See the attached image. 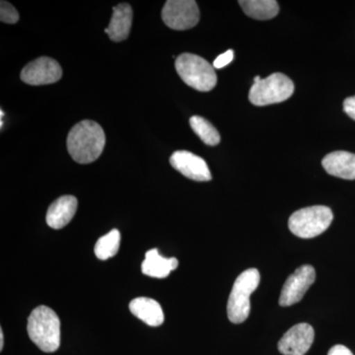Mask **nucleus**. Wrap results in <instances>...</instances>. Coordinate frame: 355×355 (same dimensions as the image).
<instances>
[{
  "mask_svg": "<svg viewBox=\"0 0 355 355\" xmlns=\"http://www.w3.org/2000/svg\"><path fill=\"white\" fill-rule=\"evenodd\" d=\"M0 20L7 24H15L19 20V13L12 4L7 1L0 3Z\"/></svg>",
  "mask_w": 355,
  "mask_h": 355,
  "instance_id": "20",
  "label": "nucleus"
},
{
  "mask_svg": "<svg viewBox=\"0 0 355 355\" xmlns=\"http://www.w3.org/2000/svg\"><path fill=\"white\" fill-rule=\"evenodd\" d=\"M190 125L193 132L207 146H216L220 142V135H219L218 130L202 116H191Z\"/></svg>",
  "mask_w": 355,
  "mask_h": 355,
  "instance_id": "19",
  "label": "nucleus"
},
{
  "mask_svg": "<svg viewBox=\"0 0 355 355\" xmlns=\"http://www.w3.org/2000/svg\"><path fill=\"white\" fill-rule=\"evenodd\" d=\"M179 261L176 258H164L160 256L157 249L146 252V259L141 265V272L147 277L165 279L172 270H176Z\"/></svg>",
  "mask_w": 355,
  "mask_h": 355,
  "instance_id": "16",
  "label": "nucleus"
},
{
  "mask_svg": "<svg viewBox=\"0 0 355 355\" xmlns=\"http://www.w3.org/2000/svg\"><path fill=\"white\" fill-rule=\"evenodd\" d=\"M28 335L42 352H57L60 345V321L57 313L46 306H39L28 318Z\"/></svg>",
  "mask_w": 355,
  "mask_h": 355,
  "instance_id": "2",
  "label": "nucleus"
},
{
  "mask_svg": "<svg viewBox=\"0 0 355 355\" xmlns=\"http://www.w3.org/2000/svg\"><path fill=\"white\" fill-rule=\"evenodd\" d=\"M130 312L144 323L159 327L164 323V313L157 301L148 297H137L130 303Z\"/></svg>",
  "mask_w": 355,
  "mask_h": 355,
  "instance_id": "15",
  "label": "nucleus"
},
{
  "mask_svg": "<svg viewBox=\"0 0 355 355\" xmlns=\"http://www.w3.org/2000/svg\"><path fill=\"white\" fill-rule=\"evenodd\" d=\"M121 233L118 229H113L108 234L103 236L96 243L94 252L96 257L105 261L116 256L120 249Z\"/></svg>",
  "mask_w": 355,
  "mask_h": 355,
  "instance_id": "18",
  "label": "nucleus"
},
{
  "mask_svg": "<svg viewBox=\"0 0 355 355\" xmlns=\"http://www.w3.org/2000/svg\"><path fill=\"white\" fill-rule=\"evenodd\" d=\"M62 76V69L57 60L42 57L26 65L21 71V80L33 86L48 85L58 83Z\"/></svg>",
  "mask_w": 355,
  "mask_h": 355,
  "instance_id": "9",
  "label": "nucleus"
},
{
  "mask_svg": "<svg viewBox=\"0 0 355 355\" xmlns=\"http://www.w3.org/2000/svg\"><path fill=\"white\" fill-rule=\"evenodd\" d=\"M163 22L177 31L191 29L200 21V9L193 0H168L162 9Z\"/></svg>",
  "mask_w": 355,
  "mask_h": 355,
  "instance_id": "7",
  "label": "nucleus"
},
{
  "mask_svg": "<svg viewBox=\"0 0 355 355\" xmlns=\"http://www.w3.org/2000/svg\"><path fill=\"white\" fill-rule=\"evenodd\" d=\"M132 24V8L130 4L120 3L113 7V15L105 33L114 42L128 39Z\"/></svg>",
  "mask_w": 355,
  "mask_h": 355,
  "instance_id": "14",
  "label": "nucleus"
},
{
  "mask_svg": "<svg viewBox=\"0 0 355 355\" xmlns=\"http://www.w3.org/2000/svg\"><path fill=\"white\" fill-rule=\"evenodd\" d=\"M314 329L309 324L292 327L280 338L279 350L284 355H305L314 342Z\"/></svg>",
  "mask_w": 355,
  "mask_h": 355,
  "instance_id": "10",
  "label": "nucleus"
},
{
  "mask_svg": "<svg viewBox=\"0 0 355 355\" xmlns=\"http://www.w3.org/2000/svg\"><path fill=\"white\" fill-rule=\"evenodd\" d=\"M260 280V272L257 268L245 270L237 277L227 303V315L231 323L241 324L246 321L251 312L250 298L258 288Z\"/></svg>",
  "mask_w": 355,
  "mask_h": 355,
  "instance_id": "3",
  "label": "nucleus"
},
{
  "mask_svg": "<svg viewBox=\"0 0 355 355\" xmlns=\"http://www.w3.org/2000/svg\"><path fill=\"white\" fill-rule=\"evenodd\" d=\"M175 67L182 80L196 90L209 92L216 86L214 67L200 55L182 53L177 58Z\"/></svg>",
  "mask_w": 355,
  "mask_h": 355,
  "instance_id": "4",
  "label": "nucleus"
},
{
  "mask_svg": "<svg viewBox=\"0 0 355 355\" xmlns=\"http://www.w3.org/2000/svg\"><path fill=\"white\" fill-rule=\"evenodd\" d=\"M170 164L184 177L197 182H209L211 173L207 162L189 151H176L170 157Z\"/></svg>",
  "mask_w": 355,
  "mask_h": 355,
  "instance_id": "11",
  "label": "nucleus"
},
{
  "mask_svg": "<svg viewBox=\"0 0 355 355\" xmlns=\"http://www.w3.org/2000/svg\"><path fill=\"white\" fill-rule=\"evenodd\" d=\"M233 58H234V51L232 50L225 51V53H222V55H219V57H217L216 60H214V69H223L224 67H226V65H228L230 64V62H232Z\"/></svg>",
  "mask_w": 355,
  "mask_h": 355,
  "instance_id": "21",
  "label": "nucleus"
},
{
  "mask_svg": "<svg viewBox=\"0 0 355 355\" xmlns=\"http://www.w3.org/2000/svg\"><path fill=\"white\" fill-rule=\"evenodd\" d=\"M239 4L247 16L257 20L272 19L279 11L275 0H240Z\"/></svg>",
  "mask_w": 355,
  "mask_h": 355,
  "instance_id": "17",
  "label": "nucleus"
},
{
  "mask_svg": "<svg viewBox=\"0 0 355 355\" xmlns=\"http://www.w3.org/2000/svg\"><path fill=\"white\" fill-rule=\"evenodd\" d=\"M328 355H354L347 347L342 345H336L329 350Z\"/></svg>",
  "mask_w": 355,
  "mask_h": 355,
  "instance_id": "23",
  "label": "nucleus"
},
{
  "mask_svg": "<svg viewBox=\"0 0 355 355\" xmlns=\"http://www.w3.org/2000/svg\"><path fill=\"white\" fill-rule=\"evenodd\" d=\"M3 345H4L3 331H2V330H0V350L3 349Z\"/></svg>",
  "mask_w": 355,
  "mask_h": 355,
  "instance_id": "24",
  "label": "nucleus"
},
{
  "mask_svg": "<svg viewBox=\"0 0 355 355\" xmlns=\"http://www.w3.org/2000/svg\"><path fill=\"white\" fill-rule=\"evenodd\" d=\"M294 92V83L286 74L273 73L250 89L249 100L254 106L263 107L286 101Z\"/></svg>",
  "mask_w": 355,
  "mask_h": 355,
  "instance_id": "6",
  "label": "nucleus"
},
{
  "mask_svg": "<svg viewBox=\"0 0 355 355\" xmlns=\"http://www.w3.org/2000/svg\"><path fill=\"white\" fill-rule=\"evenodd\" d=\"M334 216L324 205L306 207L294 212L288 220L289 230L303 239H311L323 234L330 227Z\"/></svg>",
  "mask_w": 355,
  "mask_h": 355,
  "instance_id": "5",
  "label": "nucleus"
},
{
  "mask_svg": "<svg viewBox=\"0 0 355 355\" xmlns=\"http://www.w3.org/2000/svg\"><path fill=\"white\" fill-rule=\"evenodd\" d=\"M328 174L340 179L355 180V154L335 151L324 156L322 161Z\"/></svg>",
  "mask_w": 355,
  "mask_h": 355,
  "instance_id": "13",
  "label": "nucleus"
},
{
  "mask_svg": "<svg viewBox=\"0 0 355 355\" xmlns=\"http://www.w3.org/2000/svg\"><path fill=\"white\" fill-rule=\"evenodd\" d=\"M77 198L73 196H64L51 203L46 212V224L53 229H62L67 226L76 216Z\"/></svg>",
  "mask_w": 355,
  "mask_h": 355,
  "instance_id": "12",
  "label": "nucleus"
},
{
  "mask_svg": "<svg viewBox=\"0 0 355 355\" xmlns=\"http://www.w3.org/2000/svg\"><path fill=\"white\" fill-rule=\"evenodd\" d=\"M343 111L345 113L355 121V96L347 98L343 102Z\"/></svg>",
  "mask_w": 355,
  "mask_h": 355,
  "instance_id": "22",
  "label": "nucleus"
},
{
  "mask_svg": "<svg viewBox=\"0 0 355 355\" xmlns=\"http://www.w3.org/2000/svg\"><path fill=\"white\" fill-rule=\"evenodd\" d=\"M106 144V135L99 123L83 121L76 123L67 135V150L76 162L89 164L101 156Z\"/></svg>",
  "mask_w": 355,
  "mask_h": 355,
  "instance_id": "1",
  "label": "nucleus"
},
{
  "mask_svg": "<svg viewBox=\"0 0 355 355\" xmlns=\"http://www.w3.org/2000/svg\"><path fill=\"white\" fill-rule=\"evenodd\" d=\"M316 279V272L312 266H300L295 270L282 287L280 293L279 305L288 307L298 303L304 297L306 292Z\"/></svg>",
  "mask_w": 355,
  "mask_h": 355,
  "instance_id": "8",
  "label": "nucleus"
}]
</instances>
